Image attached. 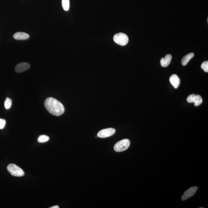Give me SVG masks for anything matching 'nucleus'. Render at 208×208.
I'll list each match as a JSON object with an SVG mask.
<instances>
[{
	"mask_svg": "<svg viewBox=\"0 0 208 208\" xmlns=\"http://www.w3.org/2000/svg\"><path fill=\"white\" fill-rule=\"evenodd\" d=\"M45 105L46 109L53 115L59 116L64 112V107L62 103L53 98H47L45 101Z\"/></svg>",
	"mask_w": 208,
	"mask_h": 208,
	"instance_id": "nucleus-1",
	"label": "nucleus"
},
{
	"mask_svg": "<svg viewBox=\"0 0 208 208\" xmlns=\"http://www.w3.org/2000/svg\"><path fill=\"white\" fill-rule=\"evenodd\" d=\"M7 169L9 173L15 177H22L24 175V171L14 164H10L8 166Z\"/></svg>",
	"mask_w": 208,
	"mask_h": 208,
	"instance_id": "nucleus-2",
	"label": "nucleus"
},
{
	"mask_svg": "<svg viewBox=\"0 0 208 208\" xmlns=\"http://www.w3.org/2000/svg\"><path fill=\"white\" fill-rule=\"evenodd\" d=\"M130 142L129 139H125L117 143L114 146V150L117 152H122L126 151L130 146Z\"/></svg>",
	"mask_w": 208,
	"mask_h": 208,
	"instance_id": "nucleus-3",
	"label": "nucleus"
},
{
	"mask_svg": "<svg viewBox=\"0 0 208 208\" xmlns=\"http://www.w3.org/2000/svg\"><path fill=\"white\" fill-rule=\"evenodd\" d=\"M113 40L115 43L122 46L126 45L129 41V38L127 35L122 33L116 34L114 36Z\"/></svg>",
	"mask_w": 208,
	"mask_h": 208,
	"instance_id": "nucleus-4",
	"label": "nucleus"
},
{
	"mask_svg": "<svg viewBox=\"0 0 208 208\" xmlns=\"http://www.w3.org/2000/svg\"><path fill=\"white\" fill-rule=\"evenodd\" d=\"M187 101L189 103H194V105L195 107H197L202 104L203 100L202 97L200 95L191 94L187 98Z\"/></svg>",
	"mask_w": 208,
	"mask_h": 208,
	"instance_id": "nucleus-5",
	"label": "nucleus"
},
{
	"mask_svg": "<svg viewBox=\"0 0 208 208\" xmlns=\"http://www.w3.org/2000/svg\"><path fill=\"white\" fill-rule=\"evenodd\" d=\"M115 132L116 130L115 129L113 128H108L100 131L98 133L97 135L101 138H105L113 135Z\"/></svg>",
	"mask_w": 208,
	"mask_h": 208,
	"instance_id": "nucleus-6",
	"label": "nucleus"
},
{
	"mask_svg": "<svg viewBox=\"0 0 208 208\" xmlns=\"http://www.w3.org/2000/svg\"><path fill=\"white\" fill-rule=\"evenodd\" d=\"M198 189V187L194 186L191 187L186 191L182 197V200H186L189 199L193 196L196 193L197 190Z\"/></svg>",
	"mask_w": 208,
	"mask_h": 208,
	"instance_id": "nucleus-7",
	"label": "nucleus"
},
{
	"mask_svg": "<svg viewBox=\"0 0 208 208\" xmlns=\"http://www.w3.org/2000/svg\"><path fill=\"white\" fill-rule=\"evenodd\" d=\"M30 67V64L27 63H19L15 67V71L18 73H22L27 70Z\"/></svg>",
	"mask_w": 208,
	"mask_h": 208,
	"instance_id": "nucleus-8",
	"label": "nucleus"
},
{
	"mask_svg": "<svg viewBox=\"0 0 208 208\" xmlns=\"http://www.w3.org/2000/svg\"><path fill=\"white\" fill-rule=\"evenodd\" d=\"M170 82L175 88L177 89L179 86L180 84V78L177 75L173 74L170 77Z\"/></svg>",
	"mask_w": 208,
	"mask_h": 208,
	"instance_id": "nucleus-9",
	"label": "nucleus"
},
{
	"mask_svg": "<svg viewBox=\"0 0 208 208\" xmlns=\"http://www.w3.org/2000/svg\"><path fill=\"white\" fill-rule=\"evenodd\" d=\"M172 60V56L170 54L166 55L164 58H162L160 60L161 66L163 67H166L170 64Z\"/></svg>",
	"mask_w": 208,
	"mask_h": 208,
	"instance_id": "nucleus-10",
	"label": "nucleus"
},
{
	"mask_svg": "<svg viewBox=\"0 0 208 208\" xmlns=\"http://www.w3.org/2000/svg\"><path fill=\"white\" fill-rule=\"evenodd\" d=\"M14 38L17 40H26L29 38V36L28 34L24 32H17L14 34L13 36Z\"/></svg>",
	"mask_w": 208,
	"mask_h": 208,
	"instance_id": "nucleus-11",
	"label": "nucleus"
},
{
	"mask_svg": "<svg viewBox=\"0 0 208 208\" xmlns=\"http://www.w3.org/2000/svg\"><path fill=\"white\" fill-rule=\"evenodd\" d=\"M194 53H191L188 54L184 56L182 60V64L184 66L186 65L187 63L189 62L190 60L194 57Z\"/></svg>",
	"mask_w": 208,
	"mask_h": 208,
	"instance_id": "nucleus-12",
	"label": "nucleus"
},
{
	"mask_svg": "<svg viewBox=\"0 0 208 208\" xmlns=\"http://www.w3.org/2000/svg\"><path fill=\"white\" fill-rule=\"evenodd\" d=\"M62 5L65 11H68L70 8V0H62Z\"/></svg>",
	"mask_w": 208,
	"mask_h": 208,
	"instance_id": "nucleus-13",
	"label": "nucleus"
},
{
	"mask_svg": "<svg viewBox=\"0 0 208 208\" xmlns=\"http://www.w3.org/2000/svg\"><path fill=\"white\" fill-rule=\"evenodd\" d=\"M49 136L45 135H42L39 137L38 138V141L39 143H45L49 141Z\"/></svg>",
	"mask_w": 208,
	"mask_h": 208,
	"instance_id": "nucleus-14",
	"label": "nucleus"
},
{
	"mask_svg": "<svg viewBox=\"0 0 208 208\" xmlns=\"http://www.w3.org/2000/svg\"><path fill=\"white\" fill-rule=\"evenodd\" d=\"M12 104V101L9 98H7L5 102V107L6 109L8 110L11 108Z\"/></svg>",
	"mask_w": 208,
	"mask_h": 208,
	"instance_id": "nucleus-15",
	"label": "nucleus"
},
{
	"mask_svg": "<svg viewBox=\"0 0 208 208\" xmlns=\"http://www.w3.org/2000/svg\"><path fill=\"white\" fill-rule=\"evenodd\" d=\"M201 68L206 72H208V61L203 62L201 66Z\"/></svg>",
	"mask_w": 208,
	"mask_h": 208,
	"instance_id": "nucleus-16",
	"label": "nucleus"
},
{
	"mask_svg": "<svg viewBox=\"0 0 208 208\" xmlns=\"http://www.w3.org/2000/svg\"><path fill=\"white\" fill-rule=\"evenodd\" d=\"M6 121L5 120L0 118V129H3L5 128Z\"/></svg>",
	"mask_w": 208,
	"mask_h": 208,
	"instance_id": "nucleus-17",
	"label": "nucleus"
},
{
	"mask_svg": "<svg viewBox=\"0 0 208 208\" xmlns=\"http://www.w3.org/2000/svg\"><path fill=\"white\" fill-rule=\"evenodd\" d=\"M59 206H51V207H50V208H59Z\"/></svg>",
	"mask_w": 208,
	"mask_h": 208,
	"instance_id": "nucleus-18",
	"label": "nucleus"
}]
</instances>
